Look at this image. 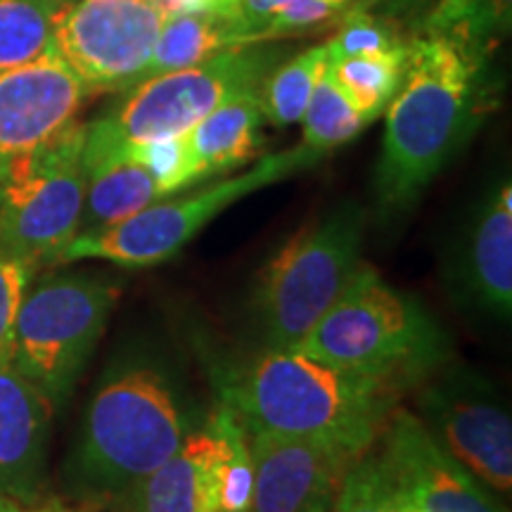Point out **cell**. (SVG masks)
I'll list each match as a JSON object with an SVG mask.
<instances>
[{"instance_id": "cell-9", "label": "cell", "mask_w": 512, "mask_h": 512, "mask_svg": "<svg viewBox=\"0 0 512 512\" xmlns=\"http://www.w3.org/2000/svg\"><path fill=\"white\" fill-rule=\"evenodd\" d=\"M83 138L86 124L74 121L0 174V247L38 271L57 266L64 247L79 235L86 192Z\"/></svg>"}, {"instance_id": "cell-3", "label": "cell", "mask_w": 512, "mask_h": 512, "mask_svg": "<svg viewBox=\"0 0 512 512\" xmlns=\"http://www.w3.org/2000/svg\"><path fill=\"white\" fill-rule=\"evenodd\" d=\"M188 437L169 382L155 368H119L83 415L69 482L88 501H126Z\"/></svg>"}, {"instance_id": "cell-13", "label": "cell", "mask_w": 512, "mask_h": 512, "mask_svg": "<svg viewBox=\"0 0 512 512\" xmlns=\"http://www.w3.org/2000/svg\"><path fill=\"white\" fill-rule=\"evenodd\" d=\"M86 95L55 53L0 72V174L72 126Z\"/></svg>"}, {"instance_id": "cell-14", "label": "cell", "mask_w": 512, "mask_h": 512, "mask_svg": "<svg viewBox=\"0 0 512 512\" xmlns=\"http://www.w3.org/2000/svg\"><path fill=\"white\" fill-rule=\"evenodd\" d=\"M254 484L249 512H330L354 456L320 441L249 434Z\"/></svg>"}, {"instance_id": "cell-1", "label": "cell", "mask_w": 512, "mask_h": 512, "mask_svg": "<svg viewBox=\"0 0 512 512\" xmlns=\"http://www.w3.org/2000/svg\"><path fill=\"white\" fill-rule=\"evenodd\" d=\"M486 50L434 29L408 38L375 169L382 219L406 214L470 136L484 105Z\"/></svg>"}, {"instance_id": "cell-29", "label": "cell", "mask_w": 512, "mask_h": 512, "mask_svg": "<svg viewBox=\"0 0 512 512\" xmlns=\"http://www.w3.org/2000/svg\"><path fill=\"white\" fill-rule=\"evenodd\" d=\"M169 12H219L238 19L240 0H159Z\"/></svg>"}, {"instance_id": "cell-26", "label": "cell", "mask_w": 512, "mask_h": 512, "mask_svg": "<svg viewBox=\"0 0 512 512\" xmlns=\"http://www.w3.org/2000/svg\"><path fill=\"white\" fill-rule=\"evenodd\" d=\"M330 512H394L392 486L384 477L380 458L366 451L351 460L332 498Z\"/></svg>"}, {"instance_id": "cell-11", "label": "cell", "mask_w": 512, "mask_h": 512, "mask_svg": "<svg viewBox=\"0 0 512 512\" xmlns=\"http://www.w3.org/2000/svg\"><path fill=\"white\" fill-rule=\"evenodd\" d=\"M415 415L427 432L486 489H512V422L494 389L470 370L453 368L422 384Z\"/></svg>"}, {"instance_id": "cell-15", "label": "cell", "mask_w": 512, "mask_h": 512, "mask_svg": "<svg viewBox=\"0 0 512 512\" xmlns=\"http://www.w3.org/2000/svg\"><path fill=\"white\" fill-rule=\"evenodd\" d=\"M53 401L8 363L0 366V494L36 503L46 486Z\"/></svg>"}, {"instance_id": "cell-31", "label": "cell", "mask_w": 512, "mask_h": 512, "mask_svg": "<svg viewBox=\"0 0 512 512\" xmlns=\"http://www.w3.org/2000/svg\"><path fill=\"white\" fill-rule=\"evenodd\" d=\"M64 3H76V0H64Z\"/></svg>"}, {"instance_id": "cell-30", "label": "cell", "mask_w": 512, "mask_h": 512, "mask_svg": "<svg viewBox=\"0 0 512 512\" xmlns=\"http://www.w3.org/2000/svg\"><path fill=\"white\" fill-rule=\"evenodd\" d=\"M0 512H91L88 508H69L62 503H46V505H34V503H19L15 498L0 494Z\"/></svg>"}, {"instance_id": "cell-7", "label": "cell", "mask_w": 512, "mask_h": 512, "mask_svg": "<svg viewBox=\"0 0 512 512\" xmlns=\"http://www.w3.org/2000/svg\"><path fill=\"white\" fill-rule=\"evenodd\" d=\"M121 283L95 273H48L24 294L12 366L57 403L67 401L98 349Z\"/></svg>"}, {"instance_id": "cell-28", "label": "cell", "mask_w": 512, "mask_h": 512, "mask_svg": "<svg viewBox=\"0 0 512 512\" xmlns=\"http://www.w3.org/2000/svg\"><path fill=\"white\" fill-rule=\"evenodd\" d=\"M36 271L38 268L27 259L0 247V366L12 363L17 313Z\"/></svg>"}, {"instance_id": "cell-6", "label": "cell", "mask_w": 512, "mask_h": 512, "mask_svg": "<svg viewBox=\"0 0 512 512\" xmlns=\"http://www.w3.org/2000/svg\"><path fill=\"white\" fill-rule=\"evenodd\" d=\"M325 155L304 143L275 152L254 164L245 174L223 178L178 197H164L138 214L110 228L79 233L64 247L60 264L72 261H107L121 268H147L174 259L190 245L216 216L235 202L245 200L268 185L285 181L299 171L311 169Z\"/></svg>"}, {"instance_id": "cell-4", "label": "cell", "mask_w": 512, "mask_h": 512, "mask_svg": "<svg viewBox=\"0 0 512 512\" xmlns=\"http://www.w3.org/2000/svg\"><path fill=\"white\" fill-rule=\"evenodd\" d=\"M294 349L389 389L446 361V337L430 313L363 261Z\"/></svg>"}, {"instance_id": "cell-10", "label": "cell", "mask_w": 512, "mask_h": 512, "mask_svg": "<svg viewBox=\"0 0 512 512\" xmlns=\"http://www.w3.org/2000/svg\"><path fill=\"white\" fill-rule=\"evenodd\" d=\"M169 10L159 0H76L55 29L53 53L88 95L126 93L145 79Z\"/></svg>"}, {"instance_id": "cell-18", "label": "cell", "mask_w": 512, "mask_h": 512, "mask_svg": "<svg viewBox=\"0 0 512 512\" xmlns=\"http://www.w3.org/2000/svg\"><path fill=\"white\" fill-rule=\"evenodd\" d=\"M219 439L207 425L147 475L126 498L131 512H219L216 505Z\"/></svg>"}, {"instance_id": "cell-8", "label": "cell", "mask_w": 512, "mask_h": 512, "mask_svg": "<svg viewBox=\"0 0 512 512\" xmlns=\"http://www.w3.org/2000/svg\"><path fill=\"white\" fill-rule=\"evenodd\" d=\"M278 53L254 46L233 48L185 69L150 76L128 88L88 133L114 145H140L185 136L192 126L242 93L259 91Z\"/></svg>"}, {"instance_id": "cell-25", "label": "cell", "mask_w": 512, "mask_h": 512, "mask_svg": "<svg viewBox=\"0 0 512 512\" xmlns=\"http://www.w3.org/2000/svg\"><path fill=\"white\" fill-rule=\"evenodd\" d=\"M304 124V140L302 143L311 150L328 155L337 150L339 145L349 143L358 133L366 128L370 121L356 110V105L344 95L342 88L337 86L332 76L328 60H325L323 74L313 88V95L306 105L302 117Z\"/></svg>"}, {"instance_id": "cell-2", "label": "cell", "mask_w": 512, "mask_h": 512, "mask_svg": "<svg viewBox=\"0 0 512 512\" xmlns=\"http://www.w3.org/2000/svg\"><path fill=\"white\" fill-rule=\"evenodd\" d=\"M247 434L320 441L363 456L392 415V389L299 349H266L219 380Z\"/></svg>"}, {"instance_id": "cell-21", "label": "cell", "mask_w": 512, "mask_h": 512, "mask_svg": "<svg viewBox=\"0 0 512 512\" xmlns=\"http://www.w3.org/2000/svg\"><path fill=\"white\" fill-rule=\"evenodd\" d=\"M64 0H0V72L53 53Z\"/></svg>"}, {"instance_id": "cell-32", "label": "cell", "mask_w": 512, "mask_h": 512, "mask_svg": "<svg viewBox=\"0 0 512 512\" xmlns=\"http://www.w3.org/2000/svg\"><path fill=\"white\" fill-rule=\"evenodd\" d=\"M347 3H351V0H347Z\"/></svg>"}, {"instance_id": "cell-24", "label": "cell", "mask_w": 512, "mask_h": 512, "mask_svg": "<svg viewBox=\"0 0 512 512\" xmlns=\"http://www.w3.org/2000/svg\"><path fill=\"white\" fill-rule=\"evenodd\" d=\"M325 60H328V50L323 43V46H313L271 69V74L259 88V102L266 121L275 126H290L302 121L313 88L323 74Z\"/></svg>"}, {"instance_id": "cell-5", "label": "cell", "mask_w": 512, "mask_h": 512, "mask_svg": "<svg viewBox=\"0 0 512 512\" xmlns=\"http://www.w3.org/2000/svg\"><path fill=\"white\" fill-rule=\"evenodd\" d=\"M366 214L347 204L294 233L261 268L256 323L268 349H294L361 266Z\"/></svg>"}, {"instance_id": "cell-16", "label": "cell", "mask_w": 512, "mask_h": 512, "mask_svg": "<svg viewBox=\"0 0 512 512\" xmlns=\"http://www.w3.org/2000/svg\"><path fill=\"white\" fill-rule=\"evenodd\" d=\"M81 162L86 192L79 233L110 228L166 197L157 178L140 159L128 155L124 147L88 136V131L83 138Z\"/></svg>"}, {"instance_id": "cell-19", "label": "cell", "mask_w": 512, "mask_h": 512, "mask_svg": "<svg viewBox=\"0 0 512 512\" xmlns=\"http://www.w3.org/2000/svg\"><path fill=\"white\" fill-rule=\"evenodd\" d=\"M264 121L259 91H252L235 95L207 114L200 124L192 126L185 133V140L200 183L252 162L264 143L261 138Z\"/></svg>"}, {"instance_id": "cell-20", "label": "cell", "mask_w": 512, "mask_h": 512, "mask_svg": "<svg viewBox=\"0 0 512 512\" xmlns=\"http://www.w3.org/2000/svg\"><path fill=\"white\" fill-rule=\"evenodd\" d=\"M245 46L252 43L242 34L238 19L219 12H169L157 36L145 79L192 67L226 50Z\"/></svg>"}, {"instance_id": "cell-22", "label": "cell", "mask_w": 512, "mask_h": 512, "mask_svg": "<svg viewBox=\"0 0 512 512\" xmlns=\"http://www.w3.org/2000/svg\"><path fill=\"white\" fill-rule=\"evenodd\" d=\"M406 48L389 53H370L328 60L337 86L354 102L356 110L368 121H375L399 91L403 69H406Z\"/></svg>"}, {"instance_id": "cell-27", "label": "cell", "mask_w": 512, "mask_h": 512, "mask_svg": "<svg viewBox=\"0 0 512 512\" xmlns=\"http://www.w3.org/2000/svg\"><path fill=\"white\" fill-rule=\"evenodd\" d=\"M406 43V38H401L389 19L354 10L344 19L337 34L325 43V50H328V60H339V57L389 53V50L406 48Z\"/></svg>"}, {"instance_id": "cell-12", "label": "cell", "mask_w": 512, "mask_h": 512, "mask_svg": "<svg viewBox=\"0 0 512 512\" xmlns=\"http://www.w3.org/2000/svg\"><path fill=\"white\" fill-rule=\"evenodd\" d=\"M382 437L384 448L377 458L401 505L415 512H505L415 413L392 411Z\"/></svg>"}, {"instance_id": "cell-17", "label": "cell", "mask_w": 512, "mask_h": 512, "mask_svg": "<svg viewBox=\"0 0 512 512\" xmlns=\"http://www.w3.org/2000/svg\"><path fill=\"white\" fill-rule=\"evenodd\" d=\"M463 287L479 309L496 318L512 313V190L505 181L479 211L463 249Z\"/></svg>"}, {"instance_id": "cell-23", "label": "cell", "mask_w": 512, "mask_h": 512, "mask_svg": "<svg viewBox=\"0 0 512 512\" xmlns=\"http://www.w3.org/2000/svg\"><path fill=\"white\" fill-rule=\"evenodd\" d=\"M207 425L219 439V463H216V505H219V512H249L254 465L245 425L223 403L216 408Z\"/></svg>"}]
</instances>
